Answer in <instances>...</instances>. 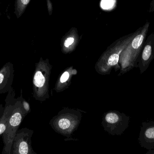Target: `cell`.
Returning <instances> with one entry per match:
<instances>
[{"mask_svg":"<svg viewBox=\"0 0 154 154\" xmlns=\"http://www.w3.org/2000/svg\"><path fill=\"white\" fill-rule=\"evenodd\" d=\"M147 154H154V150L152 149V150H148V152L146 153Z\"/></svg>","mask_w":154,"mask_h":154,"instance_id":"18","label":"cell"},{"mask_svg":"<svg viewBox=\"0 0 154 154\" xmlns=\"http://www.w3.org/2000/svg\"><path fill=\"white\" fill-rule=\"evenodd\" d=\"M30 0H15L14 13L17 19L20 18L25 11Z\"/></svg>","mask_w":154,"mask_h":154,"instance_id":"13","label":"cell"},{"mask_svg":"<svg viewBox=\"0 0 154 154\" xmlns=\"http://www.w3.org/2000/svg\"><path fill=\"white\" fill-rule=\"evenodd\" d=\"M82 116L80 110L66 108L53 118L50 124L57 133L69 137L80 124Z\"/></svg>","mask_w":154,"mask_h":154,"instance_id":"4","label":"cell"},{"mask_svg":"<svg viewBox=\"0 0 154 154\" xmlns=\"http://www.w3.org/2000/svg\"><path fill=\"white\" fill-rule=\"evenodd\" d=\"M52 66L49 60L41 58L36 63L32 79L33 97L38 101H45L49 99V81Z\"/></svg>","mask_w":154,"mask_h":154,"instance_id":"3","label":"cell"},{"mask_svg":"<svg viewBox=\"0 0 154 154\" xmlns=\"http://www.w3.org/2000/svg\"><path fill=\"white\" fill-rule=\"evenodd\" d=\"M14 69L12 62L5 63L0 69V95L8 93L12 88Z\"/></svg>","mask_w":154,"mask_h":154,"instance_id":"10","label":"cell"},{"mask_svg":"<svg viewBox=\"0 0 154 154\" xmlns=\"http://www.w3.org/2000/svg\"><path fill=\"white\" fill-rule=\"evenodd\" d=\"M27 115L23 108L20 96L15 99L13 111L9 118L6 130L2 135L4 144L2 154H11L15 135Z\"/></svg>","mask_w":154,"mask_h":154,"instance_id":"5","label":"cell"},{"mask_svg":"<svg viewBox=\"0 0 154 154\" xmlns=\"http://www.w3.org/2000/svg\"><path fill=\"white\" fill-rule=\"evenodd\" d=\"M75 39L73 37H69L65 41L64 46L66 48H69L74 43Z\"/></svg>","mask_w":154,"mask_h":154,"instance_id":"15","label":"cell"},{"mask_svg":"<svg viewBox=\"0 0 154 154\" xmlns=\"http://www.w3.org/2000/svg\"><path fill=\"white\" fill-rule=\"evenodd\" d=\"M33 130L27 127L19 129L13 142L11 154H37L32 146Z\"/></svg>","mask_w":154,"mask_h":154,"instance_id":"7","label":"cell"},{"mask_svg":"<svg viewBox=\"0 0 154 154\" xmlns=\"http://www.w3.org/2000/svg\"><path fill=\"white\" fill-rule=\"evenodd\" d=\"M130 117L116 110H110L104 114L102 125L104 130L113 136H120L129 126Z\"/></svg>","mask_w":154,"mask_h":154,"instance_id":"6","label":"cell"},{"mask_svg":"<svg viewBox=\"0 0 154 154\" xmlns=\"http://www.w3.org/2000/svg\"><path fill=\"white\" fill-rule=\"evenodd\" d=\"M154 59V33H152L146 39L138 58L137 68H139L141 74L146 71Z\"/></svg>","mask_w":154,"mask_h":154,"instance_id":"8","label":"cell"},{"mask_svg":"<svg viewBox=\"0 0 154 154\" xmlns=\"http://www.w3.org/2000/svg\"><path fill=\"white\" fill-rule=\"evenodd\" d=\"M149 12H154V0H152V2H151Z\"/></svg>","mask_w":154,"mask_h":154,"instance_id":"16","label":"cell"},{"mask_svg":"<svg viewBox=\"0 0 154 154\" xmlns=\"http://www.w3.org/2000/svg\"><path fill=\"white\" fill-rule=\"evenodd\" d=\"M136 33V31L119 39L104 52L95 65V70L98 73L102 75H109L113 68L116 71L120 70V54Z\"/></svg>","mask_w":154,"mask_h":154,"instance_id":"2","label":"cell"},{"mask_svg":"<svg viewBox=\"0 0 154 154\" xmlns=\"http://www.w3.org/2000/svg\"><path fill=\"white\" fill-rule=\"evenodd\" d=\"M20 97L21 100L22 105L24 111L27 113V115L30 112V107L29 103L23 97L22 89L20 90Z\"/></svg>","mask_w":154,"mask_h":154,"instance_id":"14","label":"cell"},{"mask_svg":"<svg viewBox=\"0 0 154 154\" xmlns=\"http://www.w3.org/2000/svg\"><path fill=\"white\" fill-rule=\"evenodd\" d=\"M150 23L146 21L143 26L136 30V33L121 52L119 60L120 67L119 76H121L137 68L138 58L142 51L149 30Z\"/></svg>","mask_w":154,"mask_h":154,"instance_id":"1","label":"cell"},{"mask_svg":"<svg viewBox=\"0 0 154 154\" xmlns=\"http://www.w3.org/2000/svg\"><path fill=\"white\" fill-rule=\"evenodd\" d=\"M138 142L141 147L147 150L154 149V121L143 122Z\"/></svg>","mask_w":154,"mask_h":154,"instance_id":"9","label":"cell"},{"mask_svg":"<svg viewBox=\"0 0 154 154\" xmlns=\"http://www.w3.org/2000/svg\"><path fill=\"white\" fill-rule=\"evenodd\" d=\"M15 96V90L12 87L7 93V96L5 100V105L3 113L0 118V136L6 130L9 118L13 111L16 99Z\"/></svg>","mask_w":154,"mask_h":154,"instance_id":"11","label":"cell"},{"mask_svg":"<svg viewBox=\"0 0 154 154\" xmlns=\"http://www.w3.org/2000/svg\"><path fill=\"white\" fill-rule=\"evenodd\" d=\"M78 71L73 67L67 68L59 77L55 84V90L57 93H60L68 88L71 85V80Z\"/></svg>","mask_w":154,"mask_h":154,"instance_id":"12","label":"cell"},{"mask_svg":"<svg viewBox=\"0 0 154 154\" xmlns=\"http://www.w3.org/2000/svg\"><path fill=\"white\" fill-rule=\"evenodd\" d=\"M0 15H1V12H0Z\"/></svg>","mask_w":154,"mask_h":154,"instance_id":"19","label":"cell"},{"mask_svg":"<svg viewBox=\"0 0 154 154\" xmlns=\"http://www.w3.org/2000/svg\"><path fill=\"white\" fill-rule=\"evenodd\" d=\"M4 109V107H3L2 104H0V118L2 117Z\"/></svg>","mask_w":154,"mask_h":154,"instance_id":"17","label":"cell"}]
</instances>
